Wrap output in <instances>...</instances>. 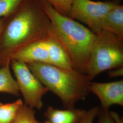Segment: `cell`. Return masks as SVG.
Returning a JSON list of instances; mask_svg holds the SVG:
<instances>
[{"label":"cell","mask_w":123,"mask_h":123,"mask_svg":"<svg viewBox=\"0 0 123 123\" xmlns=\"http://www.w3.org/2000/svg\"><path fill=\"white\" fill-rule=\"evenodd\" d=\"M51 123V122H50V121H48V120H47L46 122H45V123Z\"/></svg>","instance_id":"7402d4cb"},{"label":"cell","mask_w":123,"mask_h":123,"mask_svg":"<svg viewBox=\"0 0 123 123\" xmlns=\"http://www.w3.org/2000/svg\"><path fill=\"white\" fill-rule=\"evenodd\" d=\"M51 30V22L40 0H23L3 18L0 33V67L10 64L19 50L44 38Z\"/></svg>","instance_id":"6da1fadb"},{"label":"cell","mask_w":123,"mask_h":123,"mask_svg":"<svg viewBox=\"0 0 123 123\" xmlns=\"http://www.w3.org/2000/svg\"><path fill=\"white\" fill-rule=\"evenodd\" d=\"M86 111L75 108L62 110L49 106L45 113V116L52 123H78Z\"/></svg>","instance_id":"30bf717a"},{"label":"cell","mask_w":123,"mask_h":123,"mask_svg":"<svg viewBox=\"0 0 123 123\" xmlns=\"http://www.w3.org/2000/svg\"><path fill=\"white\" fill-rule=\"evenodd\" d=\"M58 13L68 17L71 8L74 0H45Z\"/></svg>","instance_id":"9a60e30c"},{"label":"cell","mask_w":123,"mask_h":123,"mask_svg":"<svg viewBox=\"0 0 123 123\" xmlns=\"http://www.w3.org/2000/svg\"><path fill=\"white\" fill-rule=\"evenodd\" d=\"M123 67V39L102 30L92 45L87 75L92 80L105 71Z\"/></svg>","instance_id":"277c9868"},{"label":"cell","mask_w":123,"mask_h":123,"mask_svg":"<svg viewBox=\"0 0 123 123\" xmlns=\"http://www.w3.org/2000/svg\"><path fill=\"white\" fill-rule=\"evenodd\" d=\"M45 37L33 42L21 49L13 55L12 60L22 62L26 64L42 62L50 64Z\"/></svg>","instance_id":"ba28073f"},{"label":"cell","mask_w":123,"mask_h":123,"mask_svg":"<svg viewBox=\"0 0 123 123\" xmlns=\"http://www.w3.org/2000/svg\"><path fill=\"white\" fill-rule=\"evenodd\" d=\"M40 2L51 22L52 33L65 49L75 69L87 74L96 34L80 22L58 13L45 0Z\"/></svg>","instance_id":"7a4b0ae2"},{"label":"cell","mask_w":123,"mask_h":123,"mask_svg":"<svg viewBox=\"0 0 123 123\" xmlns=\"http://www.w3.org/2000/svg\"><path fill=\"white\" fill-rule=\"evenodd\" d=\"M15 76L20 93L24 99V104L34 109L40 110L43 105V98L49 92L38 79L31 71L27 64L12 60L10 63Z\"/></svg>","instance_id":"5b68a950"},{"label":"cell","mask_w":123,"mask_h":123,"mask_svg":"<svg viewBox=\"0 0 123 123\" xmlns=\"http://www.w3.org/2000/svg\"><path fill=\"white\" fill-rule=\"evenodd\" d=\"M119 4V0H74L68 17L86 25L94 33L98 34L102 31L101 23L104 18Z\"/></svg>","instance_id":"8992f818"},{"label":"cell","mask_w":123,"mask_h":123,"mask_svg":"<svg viewBox=\"0 0 123 123\" xmlns=\"http://www.w3.org/2000/svg\"><path fill=\"white\" fill-rule=\"evenodd\" d=\"M0 92L16 97L20 95L16 81L11 73L10 64L0 67Z\"/></svg>","instance_id":"7c38bea8"},{"label":"cell","mask_w":123,"mask_h":123,"mask_svg":"<svg viewBox=\"0 0 123 123\" xmlns=\"http://www.w3.org/2000/svg\"><path fill=\"white\" fill-rule=\"evenodd\" d=\"M23 0H0V18L7 16Z\"/></svg>","instance_id":"2e32d148"},{"label":"cell","mask_w":123,"mask_h":123,"mask_svg":"<svg viewBox=\"0 0 123 123\" xmlns=\"http://www.w3.org/2000/svg\"><path fill=\"white\" fill-rule=\"evenodd\" d=\"M98 123H114L111 119L109 110L99 108L98 114Z\"/></svg>","instance_id":"ac0fdd59"},{"label":"cell","mask_w":123,"mask_h":123,"mask_svg":"<svg viewBox=\"0 0 123 123\" xmlns=\"http://www.w3.org/2000/svg\"><path fill=\"white\" fill-rule=\"evenodd\" d=\"M108 74L112 78L123 76V67L109 70L108 73Z\"/></svg>","instance_id":"d6986e66"},{"label":"cell","mask_w":123,"mask_h":123,"mask_svg":"<svg viewBox=\"0 0 123 123\" xmlns=\"http://www.w3.org/2000/svg\"><path fill=\"white\" fill-rule=\"evenodd\" d=\"M27 65L49 91L60 99L66 109L74 108L75 104L84 100L89 92L88 88L92 80L79 71L42 62Z\"/></svg>","instance_id":"3957f363"},{"label":"cell","mask_w":123,"mask_h":123,"mask_svg":"<svg viewBox=\"0 0 123 123\" xmlns=\"http://www.w3.org/2000/svg\"><path fill=\"white\" fill-rule=\"evenodd\" d=\"M99 110L98 106H95L86 111L84 116L78 123H93L95 118L98 116Z\"/></svg>","instance_id":"e0dca14e"},{"label":"cell","mask_w":123,"mask_h":123,"mask_svg":"<svg viewBox=\"0 0 123 123\" xmlns=\"http://www.w3.org/2000/svg\"><path fill=\"white\" fill-rule=\"evenodd\" d=\"M3 22V18H0V33L2 28Z\"/></svg>","instance_id":"44dd1931"},{"label":"cell","mask_w":123,"mask_h":123,"mask_svg":"<svg viewBox=\"0 0 123 123\" xmlns=\"http://www.w3.org/2000/svg\"><path fill=\"white\" fill-rule=\"evenodd\" d=\"M102 30H105L123 39V5L121 3L112 9L101 23Z\"/></svg>","instance_id":"8fae6325"},{"label":"cell","mask_w":123,"mask_h":123,"mask_svg":"<svg viewBox=\"0 0 123 123\" xmlns=\"http://www.w3.org/2000/svg\"><path fill=\"white\" fill-rule=\"evenodd\" d=\"M12 123H41L35 117L34 110L23 104L18 111Z\"/></svg>","instance_id":"5bb4252c"},{"label":"cell","mask_w":123,"mask_h":123,"mask_svg":"<svg viewBox=\"0 0 123 123\" xmlns=\"http://www.w3.org/2000/svg\"><path fill=\"white\" fill-rule=\"evenodd\" d=\"M24 104L21 99L7 104H0V123H12L18 111Z\"/></svg>","instance_id":"4fadbf2b"},{"label":"cell","mask_w":123,"mask_h":123,"mask_svg":"<svg viewBox=\"0 0 123 123\" xmlns=\"http://www.w3.org/2000/svg\"><path fill=\"white\" fill-rule=\"evenodd\" d=\"M110 114L114 123H123V119L119 114L114 111H110Z\"/></svg>","instance_id":"ffe728a7"},{"label":"cell","mask_w":123,"mask_h":123,"mask_svg":"<svg viewBox=\"0 0 123 123\" xmlns=\"http://www.w3.org/2000/svg\"><path fill=\"white\" fill-rule=\"evenodd\" d=\"M50 64L62 68L75 69L65 49L51 31L45 37Z\"/></svg>","instance_id":"9c48e42d"},{"label":"cell","mask_w":123,"mask_h":123,"mask_svg":"<svg viewBox=\"0 0 123 123\" xmlns=\"http://www.w3.org/2000/svg\"><path fill=\"white\" fill-rule=\"evenodd\" d=\"M0 104H1V103H0Z\"/></svg>","instance_id":"603a6c76"},{"label":"cell","mask_w":123,"mask_h":123,"mask_svg":"<svg viewBox=\"0 0 123 123\" xmlns=\"http://www.w3.org/2000/svg\"><path fill=\"white\" fill-rule=\"evenodd\" d=\"M88 89L98 98L103 109L109 110L114 105L123 106V80L109 83L91 81Z\"/></svg>","instance_id":"52a82bcc"}]
</instances>
